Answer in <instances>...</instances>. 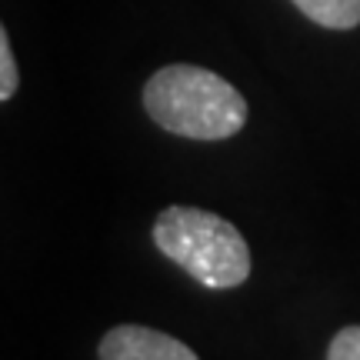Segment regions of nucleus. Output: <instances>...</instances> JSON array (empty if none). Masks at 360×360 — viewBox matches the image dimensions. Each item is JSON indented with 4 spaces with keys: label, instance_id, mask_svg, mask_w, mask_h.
Instances as JSON below:
<instances>
[{
    "label": "nucleus",
    "instance_id": "nucleus-1",
    "mask_svg": "<svg viewBox=\"0 0 360 360\" xmlns=\"http://www.w3.org/2000/svg\"><path fill=\"white\" fill-rule=\"evenodd\" d=\"M143 110L157 127L187 141H227L247 124V101L207 67L170 64L143 84Z\"/></svg>",
    "mask_w": 360,
    "mask_h": 360
},
{
    "label": "nucleus",
    "instance_id": "nucleus-2",
    "mask_svg": "<svg viewBox=\"0 0 360 360\" xmlns=\"http://www.w3.org/2000/svg\"><path fill=\"white\" fill-rule=\"evenodd\" d=\"M154 244L184 274L210 290H231L250 277V247L244 233L220 214L174 204L154 220Z\"/></svg>",
    "mask_w": 360,
    "mask_h": 360
},
{
    "label": "nucleus",
    "instance_id": "nucleus-3",
    "mask_svg": "<svg viewBox=\"0 0 360 360\" xmlns=\"http://www.w3.org/2000/svg\"><path fill=\"white\" fill-rule=\"evenodd\" d=\"M97 360H200L184 340L143 327V323H120L101 337Z\"/></svg>",
    "mask_w": 360,
    "mask_h": 360
},
{
    "label": "nucleus",
    "instance_id": "nucleus-4",
    "mask_svg": "<svg viewBox=\"0 0 360 360\" xmlns=\"http://www.w3.org/2000/svg\"><path fill=\"white\" fill-rule=\"evenodd\" d=\"M307 20L327 30H354L360 24V0H290Z\"/></svg>",
    "mask_w": 360,
    "mask_h": 360
},
{
    "label": "nucleus",
    "instance_id": "nucleus-5",
    "mask_svg": "<svg viewBox=\"0 0 360 360\" xmlns=\"http://www.w3.org/2000/svg\"><path fill=\"white\" fill-rule=\"evenodd\" d=\"M17 87H20V70H17V60H13L11 37L0 24V101H11Z\"/></svg>",
    "mask_w": 360,
    "mask_h": 360
},
{
    "label": "nucleus",
    "instance_id": "nucleus-6",
    "mask_svg": "<svg viewBox=\"0 0 360 360\" xmlns=\"http://www.w3.org/2000/svg\"><path fill=\"white\" fill-rule=\"evenodd\" d=\"M327 360H360V323L337 330L327 347Z\"/></svg>",
    "mask_w": 360,
    "mask_h": 360
}]
</instances>
